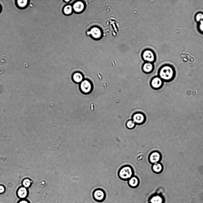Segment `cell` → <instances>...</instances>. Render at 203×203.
Wrapping results in <instances>:
<instances>
[{"label": "cell", "mask_w": 203, "mask_h": 203, "mask_svg": "<svg viewBox=\"0 0 203 203\" xmlns=\"http://www.w3.org/2000/svg\"><path fill=\"white\" fill-rule=\"evenodd\" d=\"M175 70L172 66L165 64L161 67L159 72V77L165 81L172 80L175 76Z\"/></svg>", "instance_id": "6da1fadb"}, {"label": "cell", "mask_w": 203, "mask_h": 203, "mask_svg": "<svg viewBox=\"0 0 203 203\" xmlns=\"http://www.w3.org/2000/svg\"><path fill=\"white\" fill-rule=\"evenodd\" d=\"M133 170L132 167L128 165H126L122 167L118 171L119 177L123 180L129 179L133 175Z\"/></svg>", "instance_id": "7a4b0ae2"}, {"label": "cell", "mask_w": 203, "mask_h": 203, "mask_svg": "<svg viewBox=\"0 0 203 203\" xmlns=\"http://www.w3.org/2000/svg\"><path fill=\"white\" fill-rule=\"evenodd\" d=\"M142 57L143 59L146 62L152 63L154 62L156 59L154 53L149 49H147L143 51Z\"/></svg>", "instance_id": "3957f363"}, {"label": "cell", "mask_w": 203, "mask_h": 203, "mask_svg": "<svg viewBox=\"0 0 203 203\" xmlns=\"http://www.w3.org/2000/svg\"><path fill=\"white\" fill-rule=\"evenodd\" d=\"M80 88L81 92L84 94H88L90 93L93 89L92 85L88 80L85 79L81 83Z\"/></svg>", "instance_id": "277c9868"}, {"label": "cell", "mask_w": 203, "mask_h": 203, "mask_svg": "<svg viewBox=\"0 0 203 203\" xmlns=\"http://www.w3.org/2000/svg\"><path fill=\"white\" fill-rule=\"evenodd\" d=\"M150 83L153 88L158 89L162 86L163 81L159 76H156L152 78Z\"/></svg>", "instance_id": "5b68a950"}, {"label": "cell", "mask_w": 203, "mask_h": 203, "mask_svg": "<svg viewBox=\"0 0 203 203\" xmlns=\"http://www.w3.org/2000/svg\"><path fill=\"white\" fill-rule=\"evenodd\" d=\"M132 120L137 124H143L145 121V117L144 115L140 112L134 114L132 116Z\"/></svg>", "instance_id": "8992f818"}, {"label": "cell", "mask_w": 203, "mask_h": 203, "mask_svg": "<svg viewBox=\"0 0 203 203\" xmlns=\"http://www.w3.org/2000/svg\"><path fill=\"white\" fill-rule=\"evenodd\" d=\"M161 158V156L160 153L158 152L155 151L150 154L149 159L151 163L154 164L158 163L160 160Z\"/></svg>", "instance_id": "52a82bcc"}, {"label": "cell", "mask_w": 203, "mask_h": 203, "mask_svg": "<svg viewBox=\"0 0 203 203\" xmlns=\"http://www.w3.org/2000/svg\"><path fill=\"white\" fill-rule=\"evenodd\" d=\"M93 196L95 200L99 202H101L104 199L105 194L103 191L100 189H97L94 191Z\"/></svg>", "instance_id": "ba28073f"}, {"label": "cell", "mask_w": 203, "mask_h": 203, "mask_svg": "<svg viewBox=\"0 0 203 203\" xmlns=\"http://www.w3.org/2000/svg\"><path fill=\"white\" fill-rule=\"evenodd\" d=\"M89 33L94 38L96 39L100 38L102 34V32L101 29L96 27L92 28L90 29Z\"/></svg>", "instance_id": "9c48e42d"}, {"label": "cell", "mask_w": 203, "mask_h": 203, "mask_svg": "<svg viewBox=\"0 0 203 203\" xmlns=\"http://www.w3.org/2000/svg\"><path fill=\"white\" fill-rule=\"evenodd\" d=\"M28 194L27 188L23 186L19 188L17 191V195L18 198L23 199L26 198Z\"/></svg>", "instance_id": "30bf717a"}, {"label": "cell", "mask_w": 203, "mask_h": 203, "mask_svg": "<svg viewBox=\"0 0 203 203\" xmlns=\"http://www.w3.org/2000/svg\"><path fill=\"white\" fill-rule=\"evenodd\" d=\"M154 67L152 63L146 62L143 65L142 70L144 72L149 73L153 71Z\"/></svg>", "instance_id": "8fae6325"}, {"label": "cell", "mask_w": 203, "mask_h": 203, "mask_svg": "<svg viewBox=\"0 0 203 203\" xmlns=\"http://www.w3.org/2000/svg\"><path fill=\"white\" fill-rule=\"evenodd\" d=\"M72 79L74 82L78 83L81 82L83 81V76L81 73L76 72L73 74Z\"/></svg>", "instance_id": "7c38bea8"}, {"label": "cell", "mask_w": 203, "mask_h": 203, "mask_svg": "<svg viewBox=\"0 0 203 203\" xmlns=\"http://www.w3.org/2000/svg\"><path fill=\"white\" fill-rule=\"evenodd\" d=\"M84 8V5L81 1H78L75 3L73 6V8L76 12H82Z\"/></svg>", "instance_id": "4fadbf2b"}, {"label": "cell", "mask_w": 203, "mask_h": 203, "mask_svg": "<svg viewBox=\"0 0 203 203\" xmlns=\"http://www.w3.org/2000/svg\"><path fill=\"white\" fill-rule=\"evenodd\" d=\"M128 183L129 185L132 187H136L139 185V179L136 177L132 176L129 179Z\"/></svg>", "instance_id": "5bb4252c"}, {"label": "cell", "mask_w": 203, "mask_h": 203, "mask_svg": "<svg viewBox=\"0 0 203 203\" xmlns=\"http://www.w3.org/2000/svg\"><path fill=\"white\" fill-rule=\"evenodd\" d=\"M152 169L156 173H160L163 170V166L161 164L157 163L153 164L152 166Z\"/></svg>", "instance_id": "9a60e30c"}, {"label": "cell", "mask_w": 203, "mask_h": 203, "mask_svg": "<svg viewBox=\"0 0 203 203\" xmlns=\"http://www.w3.org/2000/svg\"><path fill=\"white\" fill-rule=\"evenodd\" d=\"M162 198L159 196L153 197L151 200V203H162Z\"/></svg>", "instance_id": "2e32d148"}, {"label": "cell", "mask_w": 203, "mask_h": 203, "mask_svg": "<svg viewBox=\"0 0 203 203\" xmlns=\"http://www.w3.org/2000/svg\"><path fill=\"white\" fill-rule=\"evenodd\" d=\"M195 21L198 23L203 20V13L199 12L197 13L195 17Z\"/></svg>", "instance_id": "e0dca14e"}, {"label": "cell", "mask_w": 203, "mask_h": 203, "mask_svg": "<svg viewBox=\"0 0 203 203\" xmlns=\"http://www.w3.org/2000/svg\"><path fill=\"white\" fill-rule=\"evenodd\" d=\"M31 184V180L28 178H26L23 180L22 181L23 186L26 188H29Z\"/></svg>", "instance_id": "ac0fdd59"}, {"label": "cell", "mask_w": 203, "mask_h": 203, "mask_svg": "<svg viewBox=\"0 0 203 203\" xmlns=\"http://www.w3.org/2000/svg\"><path fill=\"white\" fill-rule=\"evenodd\" d=\"M135 125L136 124L132 120H128L126 124V125L127 128L129 129L133 128L135 127Z\"/></svg>", "instance_id": "d6986e66"}, {"label": "cell", "mask_w": 203, "mask_h": 203, "mask_svg": "<svg viewBox=\"0 0 203 203\" xmlns=\"http://www.w3.org/2000/svg\"><path fill=\"white\" fill-rule=\"evenodd\" d=\"M64 12L66 15L71 14L72 12V7L70 5H68L65 7L64 10Z\"/></svg>", "instance_id": "ffe728a7"}, {"label": "cell", "mask_w": 203, "mask_h": 203, "mask_svg": "<svg viewBox=\"0 0 203 203\" xmlns=\"http://www.w3.org/2000/svg\"><path fill=\"white\" fill-rule=\"evenodd\" d=\"M17 3L18 6L21 7H25L27 3V0H18Z\"/></svg>", "instance_id": "44dd1931"}, {"label": "cell", "mask_w": 203, "mask_h": 203, "mask_svg": "<svg viewBox=\"0 0 203 203\" xmlns=\"http://www.w3.org/2000/svg\"><path fill=\"white\" fill-rule=\"evenodd\" d=\"M197 28L199 31L203 34V20L198 23Z\"/></svg>", "instance_id": "7402d4cb"}, {"label": "cell", "mask_w": 203, "mask_h": 203, "mask_svg": "<svg viewBox=\"0 0 203 203\" xmlns=\"http://www.w3.org/2000/svg\"><path fill=\"white\" fill-rule=\"evenodd\" d=\"M5 191L4 186L2 185H0V193H4Z\"/></svg>", "instance_id": "603a6c76"}, {"label": "cell", "mask_w": 203, "mask_h": 203, "mask_svg": "<svg viewBox=\"0 0 203 203\" xmlns=\"http://www.w3.org/2000/svg\"><path fill=\"white\" fill-rule=\"evenodd\" d=\"M18 203H29V202L27 200L23 199L19 201Z\"/></svg>", "instance_id": "cb8c5ba5"}, {"label": "cell", "mask_w": 203, "mask_h": 203, "mask_svg": "<svg viewBox=\"0 0 203 203\" xmlns=\"http://www.w3.org/2000/svg\"><path fill=\"white\" fill-rule=\"evenodd\" d=\"M65 1H66V2H68V1H70L69 0H65Z\"/></svg>", "instance_id": "d4e9b609"}, {"label": "cell", "mask_w": 203, "mask_h": 203, "mask_svg": "<svg viewBox=\"0 0 203 203\" xmlns=\"http://www.w3.org/2000/svg\"><path fill=\"white\" fill-rule=\"evenodd\" d=\"M0 10H1V8H0Z\"/></svg>", "instance_id": "484cf974"}]
</instances>
